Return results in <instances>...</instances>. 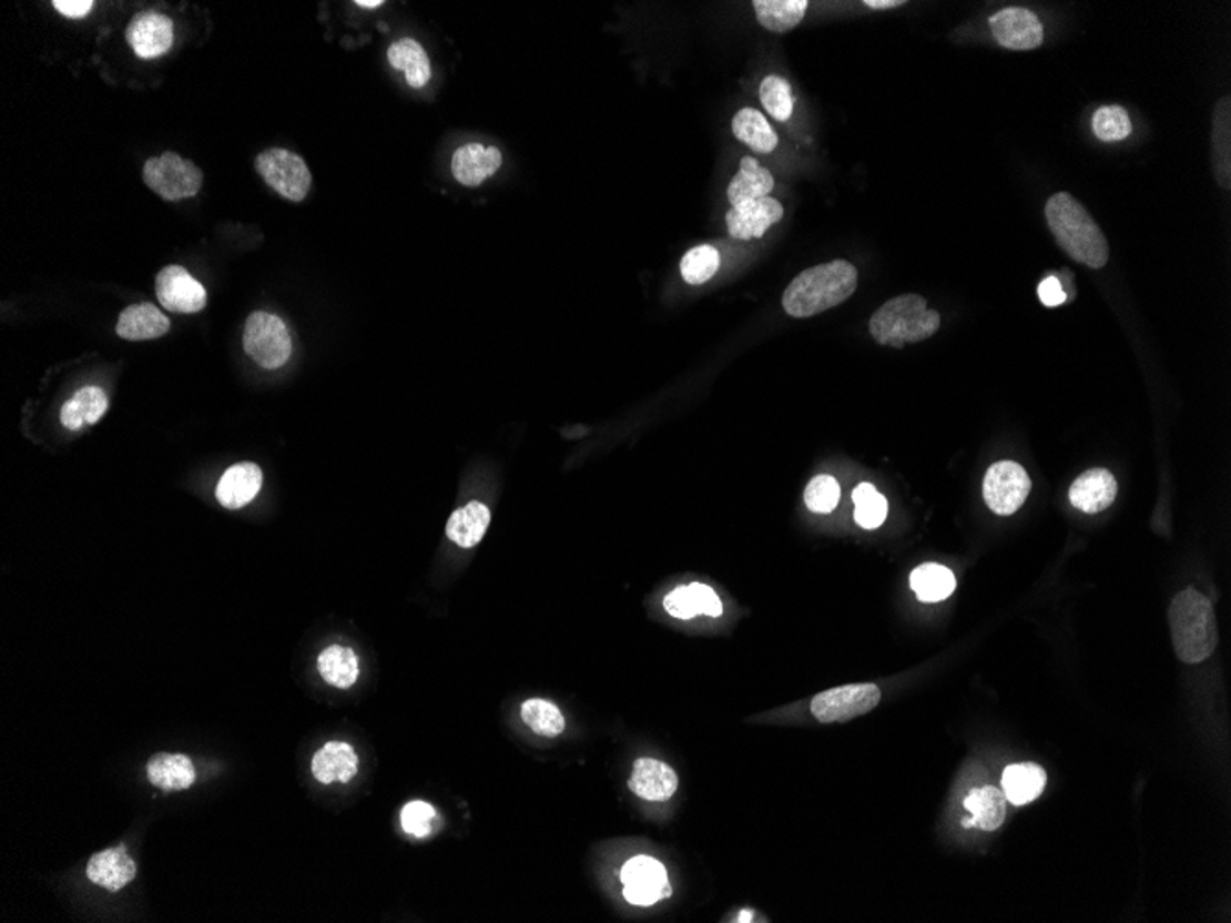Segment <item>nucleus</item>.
Instances as JSON below:
<instances>
[{
	"instance_id": "9d476101",
	"label": "nucleus",
	"mask_w": 1231,
	"mask_h": 923,
	"mask_svg": "<svg viewBox=\"0 0 1231 923\" xmlns=\"http://www.w3.org/2000/svg\"><path fill=\"white\" fill-rule=\"evenodd\" d=\"M623 896L638 907H649L662 897L671 896L664 864L648 855L629 859L621 869Z\"/></svg>"
},
{
	"instance_id": "20e7f679",
	"label": "nucleus",
	"mask_w": 1231,
	"mask_h": 923,
	"mask_svg": "<svg viewBox=\"0 0 1231 923\" xmlns=\"http://www.w3.org/2000/svg\"><path fill=\"white\" fill-rule=\"evenodd\" d=\"M940 328V314L927 310L922 295L905 294L887 301L872 314L868 331L883 347L902 348L926 342Z\"/></svg>"
},
{
	"instance_id": "a211bd4d",
	"label": "nucleus",
	"mask_w": 1231,
	"mask_h": 923,
	"mask_svg": "<svg viewBox=\"0 0 1231 923\" xmlns=\"http://www.w3.org/2000/svg\"><path fill=\"white\" fill-rule=\"evenodd\" d=\"M85 874L94 885L104 886L111 892L121 891L135 880V861L128 855L124 846L110 848L89 859Z\"/></svg>"
},
{
	"instance_id": "72a5a7b5",
	"label": "nucleus",
	"mask_w": 1231,
	"mask_h": 923,
	"mask_svg": "<svg viewBox=\"0 0 1231 923\" xmlns=\"http://www.w3.org/2000/svg\"><path fill=\"white\" fill-rule=\"evenodd\" d=\"M520 716H522V721L542 738H557V736L564 732V727H567L561 710L553 702L545 701V699H528L522 704Z\"/></svg>"
},
{
	"instance_id": "5701e85b",
	"label": "nucleus",
	"mask_w": 1231,
	"mask_h": 923,
	"mask_svg": "<svg viewBox=\"0 0 1231 923\" xmlns=\"http://www.w3.org/2000/svg\"><path fill=\"white\" fill-rule=\"evenodd\" d=\"M387 61L393 69L406 74V82L411 89H423L430 82V58L415 39L403 38L395 41L387 50Z\"/></svg>"
},
{
	"instance_id": "37998d69",
	"label": "nucleus",
	"mask_w": 1231,
	"mask_h": 923,
	"mask_svg": "<svg viewBox=\"0 0 1231 923\" xmlns=\"http://www.w3.org/2000/svg\"><path fill=\"white\" fill-rule=\"evenodd\" d=\"M1038 295H1040L1041 303H1044V305L1046 306H1049V308H1055V306L1064 305V303H1066V300H1068V294L1064 292V286L1062 283H1060V278L1055 277V275H1051V277H1047L1041 281L1040 286H1038Z\"/></svg>"
},
{
	"instance_id": "412c9836",
	"label": "nucleus",
	"mask_w": 1231,
	"mask_h": 923,
	"mask_svg": "<svg viewBox=\"0 0 1231 923\" xmlns=\"http://www.w3.org/2000/svg\"><path fill=\"white\" fill-rule=\"evenodd\" d=\"M169 331V317L150 303L128 306L116 323V334L130 342L157 339Z\"/></svg>"
},
{
	"instance_id": "423d86ee",
	"label": "nucleus",
	"mask_w": 1231,
	"mask_h": 923,
	"mask_svg": "<svg viewBox=\"0 0 1231 923\" xmlns=\"http://www.w3.org/2000/svg\"><path fill=\"white\" fill-rule=\"evenodd\" d=\"M255 170L264 183L284 200L299 203L311 192V169L297 153L283 148H269L256 155Z\"/></svg>"
},
{
	"instance_id": "a878e982",
	"label": "nucleus",
	"mask_w": 1231,
	"mask_h": 923,
	"mask_svg": "<svg viewBox=\"0 0 1231 923\" xmlns=\"http://www.w3.org/2000/svg\"><path fill=\"white\" fill-rule=\"evenodd\" d=\"M147 780L164 791H183L196 780L191 758L183 754H155L147 761Z\"/></svg>"
},
{
	"instance_id": "0eeeda50",
	"label": "nucleus",
	"mask_w": 1231,
	"mask_h": 923,
	"mask_svg": "<svg viewBox=\"0 0 1231 923\" xmlns=\"http://www.w3.org/2000/svg\"><path fill=\"white\" fill-rule=\"evenodd\" d=\"M244 348L262 369H278L292 356V337L284 321L267 312H253L244 328Z\"/></svg>"
},
{
	"instance_id": "f8f14e48",
	"label": "nucleus",
	"mask_w": 1231,
	"mask_h": 923,
	"mask_svg": "<svg viewBox=\"0 0 1231 923\" xmlns=\"http://www.w3.org/2000/svg\"><path fill=\"white\" fill-rule=\"evenodd\" d=\"M125 41L142 60L161 58L174 47V21L159 11H141L125 28Z\"/></svg>"
},
{
	"instance_id": "ea45409f",
	"label": "nucleus",
	"mask_w": 1231,
	"mask_h": 923,
	"mask_svg": "<svg viewBox=\"0 0 1231 923\" xmlns=\"http://www.w3.org/2000/svg\"><path fill=\"white\" fill-rule=\"evenodd\" d=\"M436 819V810L431 808L428 802L423 800H414L404 805L403 813H400V824L403 830L409 835L423 836L430 835L431 821Z\"/></svg>"
},
{
	"instance_id": "c85d7f7f",
	"label": "nucleus",
	"mask_w": 1231,
	"mask_h": 923,
	"mask_svg": "<svg viewBox=\"0 0 1231 923\" xmlns=\"http://www.w3.org/2000/svg\"><path fill=\"white\" fill-rule=\"evenodd\" d=\"M732 133L737 141L751 148L752 152L773 153L779 146V135L756 109H740L732 119Z\"/></svg>"
},
{
	"instance_id": "4c0bfd02",
	"label": "nucleus",
	"mask_w": 1231,
	"mask_h": 923,
	"mask_svg": "<svg viewBox=\"0 0 1231 923\" xmlns=\"http://www.w3.org/2000/svg\"><path fill=\"white\" fill-rule=\"evenodd\" d=\"M1093 131L1105 142L1125 141L1132 133V120L1119 105H1107L1093 114Z\"/></svg>"
},
{
	"instance_id": "e433bc0d",
	"label": "nucleus",
	"mask_w": 1231,
	"mask_h": 923,
	"mask_svg": "<svg viewBox=\"0 0 1231 923\" xmlns=\"http://www.w3.org/2000/svg\"><path fill=\"white\" fill-rule=\"evenodd\" d=\"M760 100L763 109L779 122L790 120L795 108V99L787 80L782 77H767L760 85Z\"/></svg>"
},
{
	"instance_id": "aec40b11",
	"label": "nucleus",
	"mask_w": 1231,
	"mask_h": 923,
	"mask_svg": "<svg viewBox=\"0 0 1231 923\" xmlns=\"http://www.w3.org/2000/svg\"><path fill=\"white\" fill-rule=\"evenodd\" d=\"M262 487V470L255 463H238L227 468L216 487V498L227 509L247 506Z\"/></svg>"
},
{
	"instance_id": "a19ab883",
	"label": "nucleus",
	"mask_w": 1231,
	"mask_h": 923,
	"mask_svg": "<svg viewBox=\"0 0 1231 923\" xmlns=\"http://www.w3.org/2000/svg\"><path fill=\"white\" fill-rule=\"evenodd\" d=\"M664 609L668 615L676 619H692L698 616V605L693 598L692 588L679 587L673 592L668 594L664 599Z\"/></svg>"
},
{
	"instance_id": "c03bdc74",
	"label": "nucleus",
	"mask_w": 1231,
	"mask_h": 923,
	"mask_svg": "<svg viewBox=\"0 0 1231 923\" xmlns=\"http://www.w3.org/2000/svg\"><path fill=\"white\" fill-rule=\"evenodd\" d=\"M52 6L67 19H83L91 13L94 2L93 0H54Z\"/></svg>"
},
{
	"instance_id": "2f4dec72",
	"label": "nucleus",
	"mask_w": 1231,
	"mask_h": 923,
	"mask_svg": "<svg viewBox=\"0 0 1231 923\" xmlns=\"http://www.w3.org/2000/svg\"><path fill=\"white\" fill-rule=\"evenodd\" d=\"M317 668L327 684L347 690L355 684L360 673L358 657L349 647L330 646L317 658Z\"/></svg>"
},
{
	"instance_id": "79ce46f5",
	"label": "nucleus",
	"mask_w": 1231,
	"mask_h": 923,
	"mask_svg": "<svg viewBox=\"0 0 1231 923\" xmlns=\"http://www.w3.org/2000/svg\"><path fill=\"white\" fill-rule=\"evenodd\" d=\"M693 598L698 605V615L712 616V618H720L723 615V604H721L720 596L709 587V585H701V582H692Z\"/></svg>"
},
{
	"instance_id": "7c9ffc66",
	"label": "nucleus",
	"mask_w": 1231,
	"mask_h": 923,
	"mask_svg": "<svg viewBox=\"0 0 1231 923\" xmlns=\"http://www.w3.org/2000/svg\"><path fill=\"white\" fill-rule=\"evenodd\" d=\"M756 19L769 32L785 33L801 24L806 16L807 0H754Z\"/></svg>"
},
{
	"instance_id": "f704fd0d",
	"label": "nucleus",
	"mask_w": 1231,
	"mask_h": 923,
	"mask_svg": "<svg viewBox=\"0 0 1231 923\" xmlns=\"http://www.w3.org/2000/svg\"><path fill=\"white\" fill-rule=\"evenodd\" d=\"M721 266L720 251L714 245H698L682 256V278L692 286H701L714 277Z\"/></svg>"
},
{
	"instance_id": "7ed1b4c3",
	"label": "nucleus",
	"mask_w": 1231,
	"mask_h": 923,
	"mask_svg": "<svg viewBox=\"0 0 1231 923\" xmlns=\"http://www.w3.org/2000/svg\"><path fill=\"white\" fill-rule=\"evenodd\" d=\"M1169 627L1178 660L1200 663L1215 651L1219 643L1215 612L1210 599L1194 588H1186L1169 607Z\"/></svg>"
},
{
	"instance_id": "473e14b6",
	"label": "nucleus",
	"mask_w": 1231,
	"mask_h": 923,
	"mask_svg": "<svg viewBox=\"0 0 1231 923\" xmlns=\"http://www.w3.org/2000/svg\"><path fill=\"white\" fill-rule=\"evenodd\" d=\"M965 808L974 815L976 825L985 831L997 830L1007 816V799L1003 791L991 785L970 791L965 799Z\"/></svg>"
},
{
	"instance_id": "f3484780",
	"label": "nucleus",
	"mask_w": 1231,
	"mask_h": 923,
	"mask_svg": "<svg viewBox=\"0 0 1231 923\" xmlns=\"http://www.w3.org/2000/svg\"><path fill=\"white\" fill-rule=\"evenodd\" d=\"M501 166V152L495 146L469 142L458 148L452 158V174L464 186H480Z\"/></svg>"
},
{
	"instance_id": "b1692460",
	"label": "nucleus",
	"mask_w": 1231,
	"mask_h": 923,
	"mask_svg": "<svg viewBox=\"0 0 1231 923\" xmlns=\"http://www.w3.org/2000/svg\"><path fill=\"white\" fill-rule=\"evenodd\" d=\"M1046 783V771L1036 763L1008 765L1001 778L1003 794L1014 805L1029 804L1038 799L1044 793Z\"/></svg>"
},
{
	"instance_id": "1a4fd4ad",
	"label": "nucleus",
	"mask_w": 1231,
	"mask_h": 923,
	"mask_svg": "<svg viewBox=\"0 0 1231 923\" xmlns=\"http://www.w3.org/2000/svg\"><path fill=\"white\" fill-rule=\"evenodd\" d=\"M1030 487L1032 484H1030L1029 474L1021 465L1014 462H999L994 463L986 473L983 496H985L986 506L990 507L996 515L1010 516L1029 498Z\"/></svg>"
},
{
	"instance_id": "6e6552de",
	"label": "nucleus",
	"mask_w": 1231,
	"mask_h": 923,
	"mask_svg": "<svg viewBox=\"0 0 1231 923\" xmlns=\"http://www.w3.org/2000/svg\"><path fill=\"white\" fill-rule=\"evenodd\" d=\"M882 701L876 684H851L813 697L812 713L818 722H845L872 712Z\"/></svg>"
},
{
	"instance_id": "49530a36",
	"label": "nucleus",
	"mask_w": 1231,
	"mask_h": 923,
	"mask_svg": "<svg viewBox=\"0 0 1231 923\" xmlns=\"http://www.w3.org/2000/svg\"><path fill=\"white\" fill-rule=\"evenodd\" d=\"M381 4H384L381 0H356V6L369 8V10H373V8H380Z\"/></svg>"
},
{
	"instance_id": "58836bf2",
	"label": "nucleus",
	"mask_w": 1231,
	"mask_h": 923,
	"mask_svg": "<svg viewBox=\"0 0 1231 923\" xmlns=\"http://www.w3.org/2000/svg\"><path fill=\"white\" fill-rule=\"evenodd\" d=\"M840 500V484H837V479L826 476V474L813 478L804 490V501H806L807 509L818 513V515L834 511Z\"/></svg>"
},
{
	"instance_id": "f257e3e1",
	"label": "nucleus",
	"mask_w": 1231,
	"mask_h": 923,
	"mask_svg": "<svg viewBox=\"0 0 1231 923\" xmlns=\"http://www.w3.org/2000/svg\"><path fill=\"white\" fill-rule=\"evenodd\" d=\"M1047 225L1068 256L1090 270H1102L1110 258V245L1090 212L1068 192H1058L1046 205Z\"/></svg>"
},
{
	"instance_id": "bb28decb",
	"label": "nucleus",
	"mask_w": 1231,
	"mask_h": 923,
	"mask_svg": "<svg viewBox=\"0 0 1231 923\" xmlns=\"http://www.w3.org/2000/svg\"><path fill=\"white\" fill-rule=\"evenodd\" d=\"M491 521L489 507L480 501H470L469 506L461 507L448 518L447 537L459 548L470 549L481 542L486 537L487 527Z\"/></svg>"
},
{
	"instance_id": "6ab92c4d",
	"label": "nucleus",
	"mask_w": 1231,
	"mask_h": 923,
	"mask_svg": "<svg viewBox=\"0 0 1231 923\" xmlns=\"http://www.w3.org/2000/svg\"><path fill=\"white\" fill-rule=\"evenodd\" d=\"M358 772V755L349 743L330 741L317 750L312 760V774L323 785L349 783Z\"/></svg>"
},
{
	"instance_id": "ddd939ff",
	"label": "nucleus",
	"mask_w": 1231,
	"mask_h": 923,
	"mask_svg": "<svg viewBox=\"0 0 1231 923\" xmlns=\"http://www.w3.org/2000/svg\"><path fill=\"white\" fill-rule=\"evenodd\" d=\"M991 36L1003 49L1035 50L1044 43L1040 19L1025 8H1005L990 19Z\"/></svg>"
},
{
	"instance_id": "393cba45",
	"label": "nucleus",
	"mask_w": 1231,
	"mask_h": 923,
	"mask_svg": "<svg viewBox=\"0 0 1231 923\" xmlns=\"http://www.w3.org/2000/svg\"><path fill=\"white\" fill-rule=\"evenodd\" d=\"M774 189V180L767 169H763L754 158L741 159L740 172L732 178L726 197L732 206L767 197Z\"/></svg>"
},
{
	"instance_id": "c9c22d12",
	"label": "nucleus",
	"mask_w": 1231,
	"mask_h": 923,
	"mask_svg": "<svg viewBox=\"0 0 1231 923\" xmlns=\"http://www.w3.org/2000/svg\"><path fill=\"white\" fill-rule=\"evenodd\" d=\"M852 500L856 504L854 518L865 529H877L887 518V500L885 496L877 493L874 485H857L856 490L852 493Z\"/></svg>"
},
{
	"instance_id": "a18cd8bd",
	"label": "nucleus",
	"mask_w": 1231,
	"mask_h": 923,
	"mask_svg": "<svg viewBox=\"0 0 1231 923\" xmlns=\"http://www.w3.org/2000/svg\"><path fill=\"white\" fill-rule=\"evenodd\" d=\"M904 0H866L865 6L871 10H891V8H898L904 6Z\"/></svg>"
},
{
	"instance_id": "4be33fe9",
	"label": "nucleus",
	"mask_w": 1231,
	"mask_h": 923,
	"mask_svg": "<svg viewBox=\"0 0 1231 923\" xmlns=\"http://www.w3.org/2000/svg\"><path fill=\"white\" fill-rule=\"evenodd\" d=\"M110 408V398L96 386L82 387L61 408V423L67 429L78 432L83 426L99 423Z\"/></svg>"
},
{
	"instance_id": "f03ea898",
	"label": "nucleus",
	"mask_w": 1231,
	"mask_h": 923,
	"mask_svg": "<svg viewBox=\"0 0 1231 923\" xmlns=\"http://www.w3.org/2000/svg\"><path fill=\"white\" fill-rule=\"evenodd\" d=\"M857 288V270L848 261H832L802 272L785 288L782 305L791 317H813L843 305Z\"/></svg>"
},
{
	"instance_id": "2eb2a0df",
	"label": "nucleus",
	"mask_w": 1231,
	"mask_h": 923,
	"mask_svg": "<svg viewBox=\"0 0 1231 923\" xmlns=\"http://www.w3.org/2000/svg\"><path fill=\"white\" fill-rule=\"evenodd\" d=\"M629 789L648 802H665L676 793L679 777L664 761L640 758L632 765Z\"/></svg>"
},
{
	"instance_id": "c756f323",
	"label": "nucleus",
	"mask_w": 1231,
	"mask_h": 923,
	"mask_svg": "<svg viewBox=\"0 0 1231 923\" xmlns=\"http://www.w3.org/2000/svg\"><path fill=\"white\" fill-rule=\"evenodd\" d=\"M910 588L924 604H938L948 599L957 588L954 571L937 562L918 566L910 574Z\"/></svg>"
},
{
	"instance_id": "9b49d317",
	"label": "nucleus",
	"mask_w": 1231,
	"mask_h": 923,
	"mask_svg": "<svg viewBox=\"0 0 1231 923\" xmlns=\"http://www.w3.org/2000/svg\"><path fill=\"white\" fill-rule=\"evenodd\" d=\"M155 294L159 303L175 314H197L207 305L205 286L181 266H166L157 273Z\"/></svg>"
},
{
	"instance_id": "39448f33",
	"label": "nucleus",
	"mask_w": 1231,
	"mask_h": 923,
	"mask_svg": "<svg viewBox=\"0 0 1231 923\" xmlns=\"http://www.w3.org/2000/svg\"><path fill=\"white\" fill-rule=\"evenodd\" d=\"M142 181L164 202H181L202 191L203 172L196 164L174 152L147 159L142 166Z\"/></svg>"
},
{
	"instance_id": "cd10ccee",
	"label": "nucleus",
	"mask_w": 1231,
	"mask_h": 923,
	"mask_svg": "<svg viewBox=\"0 0 1231 923\" xmlns=\"http://www.w3.org/2000/svg\"><path fill=\"white\" fill-rule=\"evenodd\" d=\"M1230 97L1219 100L1213 113V169L1215 178L1222 189L1230 191L1231 186V111Z\"/></svg>"
},
{
	"instance_id": "dca6fc26",
	"label": "nucleus",
	"mask_w": 1231,
	"mask_h": 923,
	"mask_svg": "<svg viewBox=\"0 0 1231 923\" xmlns=\"http://www.w3.org/2000/svg\"><path fill=\"white\" fill-rule=\"evenodd\" d=\"M1117 498V479L1107 468H1091L1080 474L1069 489V501L1075 509L1097 515L1107 511Z\"/></svg>"
},
{
	"instance_id": "4468645a",
	"label": "nucleus",
	"mask_w": 1231,
	"mask_h": 923,
	"mask_svg": "<svg viewBox=\"0 0 1231 923\" xmlns=\"http://www.w3.org/2000/svg\"><path fill=\"white\" fill-rule=\"evenodd\" d=\"M782 217H784V206L779 200L769 196L760 197V200L732 206V211L726 212V227L732 239H762L763 234Z\"/></svg>"
}]
</instances>
